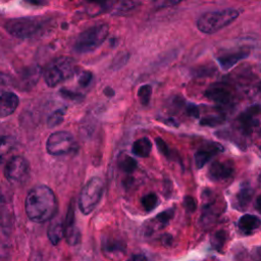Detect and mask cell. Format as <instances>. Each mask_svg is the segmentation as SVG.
Listing matches in <instances>:
<instances>
[{"mask_svg":"<svg viewBox=\"0 0 261 261\" xmlns=\"http://www.w3.org/2000/svg\"><path fill=\"white\" fill-rule=\"evenodd\" d=\"M158 203H159V199L155 193H149L144 197H142L141 199V205L144 208V210L147 212L153 211L158 206Z\"/></svg>","mask_w":261,"mask_h":261,"instance_id":"obj_26","label":"cell"},{"mask_svg":"<svg viewBox=\"0 0 261 261\" xmlns=\"http://www.w3.org/2000/svg\"><path fill=\"white\" fill-rule=\"evenodd\" d=\"M221 213L220 204L217 200L212 199L209 202H206L202 209L201 215V223L205 227H209L214 224L217 217Z\"/></svg>","mask_w":261,"mask_h":261,"instance_id":"obj_16","label":"cell"},{"mask_svg":"<svg viewBox=\"0 0 261 261\" xmlns=\"http://www.w3.org/2000/svg\"><path fill=\"white\" fill-rule=\"evenodd\" d=\"M205 96L218 106H229L233 99L228 86L222 83H217L210 86L206 90Z\"/></svg>","mask_w":261,"mask_h":261,"instance_id":"obj_12","label":"cell"},{"mask_svg":"<svg viewBox=\"0 0 261 261\" xmlns=\"http://www.w3.org/2000/svg\"><path fill=\"white\" fill-rule=\"evenodd\" d=\"M155 143H156V146H157L159 152H160L163 156H165L166 158H170V153H171V151H170L169 147L167 146V144L165 143V141H164L163 139H161L160 137H158V138L155 139Z\"/></svg>","mask_w":261,"mask_h":261,"instance_id":"obj_32","label":"cell"},{"mask_svg":"<svg viewBox=\"0 0 261 261\" xmlns=\"http://www.w3.org/2000/svg\"><path fill=\"white\" fill-rule=\"evenodd\" d=\"M60 94L66 98V99H69V100H81L83 98V95L79 94V93H75V92H72V91H69L68 89H61L60 90Z\"/></svg>","mask_w":261,"mask_h":261,"instance_id":"obj_36","label":"cell"},{"mask_svg":"<svg viewBox=\"0 0 261 261\" xmlns=\"http://www.w3.org/2000/svg\"><path fill=\"white\" fill-rule=\"evenodd\" d=\"M250 51L244 48L237 49V50H230L227 52H224L220 54L217 57V61L221 65L222 69L227 70L230 67H232L234 64H237L239 61L245 59L247 56H249Z\"/></svg>","mask_w":261,"mask_h":261,"instance_id":"obj_15","label":"cell"},{"mask_svg":"<svg viewBox=\"0 0 261 261\" xmlns=\"http://www.w3.org/2000/svg\"><path fill=\"white\" fill-rule=\"evenodd\" d=\"M238 128L245 135H251L260 125V106L254 105L246 109L238 117Z\"/></svg>","mask_w":261,"mask_h":261,"instance_id":"obj_9","label":"cell"},{"mask_svg":"<svg viewBox=\"0 0 261 261\" xmlns=\"http://www.w3.org/2000/svg\"><path fill=\"white\" fill-rule=\"evenodd\" d=\"M184 1H186V0H156L155 4L157 7L162 8V7H167V6H173V5H176Z\"/></svg>","mask_w":261,"mask_h":261,"instance_id":"obj_37","label":"cell"},{"mask_svg":"<svg viewBox=\"0 0 261 261\" xmlns=\"http://www.w3.org/2000/svg\"><path fill=\"white\" fill-rule=\"evenodd\" d=\"M104 191V181L99 176L90 178L81 191L79 198V208L81 212L88 215L99 204Z\"/></svg>","mask_w":261,"mask_h":261,"instance_id":"obj_6","label":"cell"},{"mask_svg":"<svg viewBox=\"0 0 261 261\" xmlns=\"http://www.w3.org/2000/svg\"><path fill=\"white\" fill-rule=\"evenodd\" d=\"M102 251L110 259H120L126 252V244L121 236L107 234L102 239Z\"/></svg>","mask_w":261,"mask_h":261,"instance_id":"obj_10","label":"cell"},{"mask_svg":"<svg viewBox=\"0 0 261 261\" xmlns=\"http://www.w3.org/2000/svg\"><path fill=\"white\" fill-rule=\"evenodd\" d=\"M76 142L73 136L66 130H59L51 134L46 142V150L50 155L61 156L73 152Z\"/></svg>","mask_w":261,"mask_h":261,"instance_id":"obj_7","label":"cell"},{"mask_svg":"<svg viewBox=\"0 0 261 261\" xmlns=\"http://www.w3.org/2000/svg\"><path fill=\"white\" fill-rule=\"evenodd\" d=\"M223 151V147L215 142L208 143L204 145L202 148H200L195 153V165L197 168H202L204 165H206L213 156Z\"/></svg>","mask_w":261,"mask_h":261,"instance_id":"obj_14","label":"cell"},{"mask_svg":"<svg viewBox=\"0 0 261 261\" xmlns=\"http://www.w3.org/2000/svg\"><path fill=\"white\" fill-rule=\"evenodd\" d=\"M224 121V115L223 114H215V115H209L205 118L201 119L200 124L205 126H216Z\"/></svg>","mask_w":261,"mask_h":261,"instance_id":"obj_31","label":"cell"},{"mask_svg":"<svg viewBox=\"0 0 261 261\" xmlns=\"http://www.w3.org/2000/svg\"><path fill=\"white\" fill-rule=\"evenodd\" d=\"M141 5V0H114L110 2L109 10L114 15H125L135 11Z\"/></svg>","mask_w":261,"mask_h":261,"instance_id":"obj_18","label":"cell"},{"mask_svg":"<svg viewBox=\"0 0 261 261\" xmlns=\"http://www.w3.org/2000/svg\"><path fill=\"white\" fill-rule=\"evenodd\" d=\"M48 20V18L40 16L12 18L5 23V30L16 38H32L40 34L45 29Z\"/></svg>","mask_w":261,"mask_h":261,"instance_id":"obj_4","label":"cell"},{"mask_svg":"<svg viewBox=\"0 0 261 261\" xmlns=\"http://www.w3.org/2000/svg\"><path fill=\"white\" fill-rule=\"evenodd\" d=\"M133 153L139 157H148L152 151V143L149 138H141L134 142Z\"/></svg>","mask_w":261,"mask_h":261,"instance_id":"obj_22","label":"cell"},{"mask_svg":"<svg viewBox=\"0 0 261 261\" xmlns=\"http://www.w3.org/2000/svg\"><path fill=\"white\" fill-rule=\"evenodd\" d=\"M152 96V87L150 85H143L138 90V98L142 105H148Z\"/></svg>","mask_w":261,"mask_h":261,"instance_id":"obj_29","label":"cell"},{"mask_svg":"<svg viewBox=\"0 0 261 261\" xmlns=\"http://www.w3.org/2000/svg\"><path fill=\"white\" fill-rule=\"evenodd\" d=\"M24 207L25 213L32 221L42 223L55 216L57 200L48 186L38 185L28 193Z\"/></svg>","mask_w":261,"mask_h":261,"instance_id":"obj_1","label":"cell"},{"mask_svg":"<svg viewBox=\"0 0 261 261\" xmlns=\"http://www.w3.org/2000/svg\"><path fill=\"white\" fill-rule=\"evenodd\" d=\"M171 242H172V238L169 234H165L162 239V243L164 245H171Z\"/></svg>","mask_w":261,"mask_h":261,"instance_id":"obj_41","label":"cell"},{"mask_svg":"<svg viewBox=\"0 0 261 261\" xmlns=\"http://www.w3.org/2000/svg\"><path fill=\"white\" fill-rule=\"evenodd\" d=\"M87 1L99 4V5H102V6H107L108 8H109L110 2H111V0H87Z\"/></svg>","mask_w":261,"mask_h":261,"instance_id":"obj_40","label":"cell"},{"mask_svg":"<svg viewBox=\"0 0 261 261\" xmlns=\"http://www.w3.org/2000/svg\"><path fill=\"white\" fill-rule=\"evenodd\" d=\"M75 72V61L66 56H61L51 61L44 70V80L48 87H56L70 79Z\"/></svg>","mask_w":261,"mask_h":261,"instance_id":"obj_5","label":"cell"},{"mask_svg":"<svg viewBox=\"0 0 261 261\" xmlns=\"http://www.w3.org/2000/svg\"><path fill=\"white\" fill-rule=\"evenodd\" d=\"M108 34L109 27L107 23L92 25L77 36L73 44V51L77 54L93 52L104 43Z\"/></svg>","mask_w":261,"mask_h":261,"instance_id":"obj_3","label":"cell"},{"mask_svg":"<svg viewBox=\"0 0 261 261\" xmlns=\"http://www.w3.org/2000/svg\"><path fill=\"white\" fill-rule=\"evenodd\" d=\"M104 94L108 97H112L114 95V91L110 87H107V88L104 89Z\"/></svg>","mask_w":261,"mask_h":261,"instance_id":"obj_42","label":"cell"},{"mask_svg":"<svg viewBox=\"0 0 261 261\" xmlns=\"http://www.w3.org/2000/svg\"><path fill=\"white\" fill-rule=\"evenodd\" d=\"M260 226V218L254 214H244L238 221L239 230L244 234H252L258 230Z\"/></svg>","mask_w":261,"mask_h":261,"instance_id":"obj_20","label":"cell"},{"mask_svg":"<svg viewBox=\"0 0 261 261\" xmlns=\"http://www.w3.org/2000/svg\"><path fill=\"white\" fill-rule=\"evenodd\" d=\"M3 205V195H2V192H1V189H0V209Z\"/></svg>","mask_w":261,"mask_h":261,"instance_id":"obj_43","label":"cell"},{"mask_svg":"<svg viewBox=\"0 0 261 261\" xmlns=\"http://www.w3.org/2000/svg\"><path fill=\"white\" fill-rule=\"evenodd\" d=\"M64 225V237L66 239L67 244L70 246H75L79 244L81 240V232L75 223V215H74V206L71 202L68 206Z\"/></svg>","mask_w":261,"mask_h":261,"instance_id":"obj_13","label":"cell"},{"mask_svg":"<svg viewBox=\"0 0 261 261\" xmlns=\"http://www.w3.org/2000/svg\"><path fill=\"white\" fill-rule=\"evenodd\" d=\"M40 76V69L39 67H32L27 69L25 71H23L21 73V82L23 85L22 87L24 88H31L32 86H34Z\"/></svg>","mask_w":261,"mask_h":261,"instance_id":"obj_23","label":"cell"},{"mask_svg":"<svg viewBox=\"0 0 261 261\" xmlns=\"http://www.w3.org/2000/svg\"><path fill=\"white\" fill-rule=\"evenodd\" d=\"M64 115H65V109H57V110L53 111L47 119L48 127L53 128V127H56L57 125H59L60 123H62V121L64 119Z\"/></svg>","mask_w":261,"mask_h":261,"instance_id":"obj_28","label":"cell"},{"mask_svg":"<svg viewBox=\"0 0 261 261\" xmlns=\"http://www.w3.org/2000/svg\"><path fill=\"white\" fill-rule=\"evenodd\" d=\"M128 57H129L128 53H125V52L119 53V54L114 58V60H113V62H112V64H111V65H112V68L118 69V68H120L121 66H123V65L127 62Z\"/></svg>","mask_w":261,"mask_h":261,"instance_id":"obj_33","label":"cell"},{"mask_svg":"<svg viewBox=\"0 0 261 261\" xmlns=\"http://www.w3.org/2000/svg\"><path fill=\"white\" fill-rule=\"evenodd\" d=\"M186 110L189 116L192 117H198L199 116V107L194 104H188L186 106Z\"/></svg>","mask_w":261,"mask_h":261,"instance_id":"obj_38","label":"cell"},{"mask_svg":"<svg viewBox=\"0 0 261 261\" xmlns=\"http://www.w3.org/2000/svg\"><path fill=\"white\" fill-rule=\"evenodd\" d=\"M174 211H175L174 208H168V209L160 212L159 214H157V216L154 218V220L156 221V223H159L161 226H165L173 218Z\"/></svg>","mask_w":261,"mask_h":261,"instance_id":"obj_30","label":"cell"},{"mask_svg":"<svg viewBox=\"0 0 261 261\" xmlns=\"http://www.w3.org/2000/svg\"><path fill=\"white\" fill-rule=\"evenodd\" d=\"M118 166L119 168L126 173L134 172L138 167V162L135 158L128 155H121L118 160Z\"/></svg>","mask_w":261,"mask_h":261,"instance_id":"obj_24","label":"cell"},{"mask_svg":"<svg viewBox=\"0 0 261 261\" xmlns=\"http://www.w3.org/2000/svg\"><path fill=\"white\" fill-rule=\"evenodd\" d=\"M47 236L52 245L56 246L60 243L64 237V225L63 222L59 219H54L48 226Z\"/></svg>","mask_w":261,"mask_h":261,"instance_id":"obj_21","label":"cell"},{"mask_svg":"<svg viewBox=\"0 0 261 261\" xmlns=\"http://www.w3.org/2000/svg\"><path fill=\"white\" fill-rule=\"evenodd\" d=\"M254 195V190L249 185L242 186L233 198V207L238 210L245 211L250 205Z\"/></svg>","mask_w":261,"mask_h":261,"instance_id":"obj_19","label":"cell"},{"mask_svg":"<svg viewBox=\"0 0 261 261\" xmlns=\"http://www.w3.org/2000/svg\"><path fill=\"white\" fill-rule=\"evenodd\" d=\"M9 76L3 72H0V89L6 87L9 84Z\"/></svg>","mask_w":261,"mask_h":261,"instance_id":"obj_39","label":"cell"},{"mask_svg":"<svg viewBox=\"0 0 261 261\" xmlns=\"http://www.w3.org/2000/svg\"><path fill=\"white\" fill-rule=\"evenodd\" d=\"M184 206L186 208V210L190 213L194 212L197 208V204H196V201L195 199L192 197V196H186L184 198Z\"/></svg>","mask_w":261,"mask_h":261,"instance_id":"obj_35","label":"cell"},{"mask_svg":"<svg viewBox=\"0 0 261 261\" xmlns=\"http://www.w3.org/2000/svg\"><path fill=\"white\" fill-rule=\"evenodd\" d=\"M92 77H93V74H92L91 71H89V70H84V71H82V72L80 73L79 79H77V82H79V84H80L82 87L86 88V87H88V86L90 85V83H91V81H92Z\"/></svg>","mask_w":261,"mask_h":261,"instance_id":"obj_34","label":"cell"},{"mask_svg":"<svg viewBox=\"0 0 261 261\" xmlns=\"http://www.w3.org/2000/svg\"><path fill=\"white\" fill-rule=\"evenodd\" d=\"M227 240V232L224 229L217 230L211 237V246L216 251H221Z\"/></svg>","mask_w":261,"mask_h":261,"instance_id":"obj_27","label":"cell"},{"mask_svg":"<svg viewBox=\"0 0 261 261\" xmlns=\"http://www.w3.org/2000/svg\"><path fill=\"white\" fill-rule=\"evenodd\" d=\"M240 12L233 8L208 11L203 13L197 20V28L204 34H214L233 22Z\"/></svg>","mask_w":261,"mask_h":261,"instance_id":"obj_2","label":"cell"},{"mask_svg":"<svg viewBox=\"0 0 261 261\" xmlns=\"http://www.w3.org/2000/svg\"><path fill=\"white\" fill-rule=\"evenodd\" d=\"M30 172L28 160L21 156H13L5 166L4 174L9 181L20 182L25 180Z\"/></svg>","mask_w":261,"mask_h":261,"instance_id":"obj_8","label":"cell"},{"mask_svg":"<svg viewBox=\"0 0 261 261\" xmlns=\"http://www.w3.org/2000/svg\"><path fill=\"white\" fill-rule=\"evenodd\" d=\"M19 104V99L12 92H4L0 95V117L12 114Z\"/></svg>","mask_w":261,"mask_h":261,"instance_id":"obj_17","label":"cell"},{"mask_svg":"<svg viewBox=\"0 0 261 261\" xmlns=\"http://www.w3.org/2000/svg\"><path fill=\"white\" fill-rule=\"evenodd\" d=\"M234 172V164L231 160H215L209 168L207 175L212 181H221L228 179Z\"/></svg>","mask_w":261,"mask_h":261,"instance_id":"obj_11","label":"cell"},{"mask_svg":"<svg viewBox=\"0 0 261 261\" xmlns=\"http://www.w3.org/2000/svg\"><path fill=\"white\" fill-rule=\"evenodd\" d=\"M14 139L9 136H0V164L3 162L6 155L12 150Z\"/></svg>","mask_w":261,"mask_h":261,"instance_id":"obj_25","label":"cell"}]
</instances>
